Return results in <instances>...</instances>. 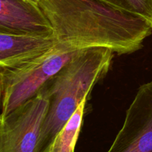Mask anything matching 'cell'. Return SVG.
I'll return each instance as SVG.
<instances>
[{"instance_id": "6da1fadb", "label": "cell", "mask_w": 152, "mask_h": 152, "mask_svg": "<svg viewBox=\"0 0 152 152\" xmlns=\"http://www.w3.org/2000/svg\"><path fill=\"white\" fill-rule=\"evenodd\" d=\"M57 43L70 50L106 48L118 54L142 48L152 34L147 20L101 0H39Z\"/></svg>"}, {"instance_id": "7a4b0ae2", "label": "cell", "mask_w": 152, "mask_h": 152, "mask_svg": "<svg viewBox=\"0 0 152 152\" xmlns=\"http://www.w3.org/2000/svg\"><path fill=\"white\" fill-rule=\"evenodd\" d=\"M114 53L106 48L80 50L42 88L39 92L49 100V108L41 129L38 152L48 151L80 103L106 75Z\"/></svg>"}, {"instance_id": "3957f363", "label": "cell", "mask_w": 152, "mask_h": 152, "mask_svg": "<svg viewBox=\"0 0 152 152\" xmlns=\"http://www.w3.org/2000/svg\"><path fill=\"white\" fill-rule=\"evenodd\" d=\"M80 50H70L58 44L41 57L22 66L1 69V117L13 112L38 94L42 88L54 77Z\"/></svg>"}, {"instance_id": "277c9868", "label": "cell", "mask_w": 152, "mask_h": 152, "mask_svg": "<svg viewBox=\"0 0 152 152\" xmlns=\"http://www.w3.org/2000/svg\"><path fill=\"white\" fill-rule=\"evenodd\" d=\"M49 100L40 92L4 117H0V152H38Z\"/></svg>"}, {"instance_id": "5b68a950", "label": "cell", "mask_w": 152, "mask_h": 152, "mask_svg": "<svg viewBox=\"0 0 152 152\" xmlns=\"http://www.w3.org/2000/svg\"><path fill=\"white\" fill-rule=\"evenodd\" d=\"M107 152H152V82L139 88Z\"/></svg>"}, {"instance_id": "8992f818", "label": "cell", "mask_w": 152, "mask_h": 152, "mask_svg": "<svg viewBox=\"0 0 152 152\" xmlns=\"http://www.w3.org/2000/svg\"><path fill=\"white\" fill-rule=\"evenodd\" d=\"M0 32L47 37L53 28L32 0H0Z\"/></svg>"}, {"instance_id": "52a82bcc", "label": "cell", "mask_w": 152, "mask_h": 152, "mask_svg": "<svg viewBox=\"0 0 152 152\" xmlns=\"http://www.w3.org/2000/svg\"><path fill=\"white\" fill-rule=\"evenodd\" d=\"M58 43L53 36H33L0 32V68L10 69L35 60Z\"/></svg>"}, {"instance_id": "ba28073f", "label": "cell", "mask_w": 152, "mask_h": 152, "mask_svg": "<svg viewBox=\"0 0 152 152\" xmlns=\"http://www.w3.org/2000/svg\"><path fill=\"white\" fill-rule=\"evenodd\" d=\"M88 97L80 103L74 114L56 134L48 152H74L83 125L85 106Z\"/></svg>"}, {"instance_id": "9c48e42d", "label": "cell", "mask_w": 152, "mask_h": 152, "mask_svg": "<svg viewBox=\"0 0 152 152\" xmlns=\"http://www.w3.org/2000/svg\"><path fill=\"white\" fill-rule=\"evenodd\" d=\"M114 7L139 16L152 25V0H101Z\"/></svg>"}, {"instance_id": "30bf717a", "label": "cell", "mask_w": 152, "mask_h": 152, "mask_svg": "<svg viewBox=\"0 0 152 152\" xmlns=\"http://www.w3.org/2000/svg\"><path fill=\"white\" fill-rule=\"evenodd\" d=\"M33 1H34V2H36V3H37V4H38V2H39V0H32Z\"/></svg>"}, {"instance_id": "8fae6325", "label": "cell", "mask_w": 152, "mask_h": 152, "mask_svg": "<svg viewBox=\"0 0 152 152\" xmlns=\"http://www.w3.org/2000/svg\"><path fill=\"white\" fill-rule=\"evenodd\" d=\"M45 152H48V151H45Z\"/></svg>"}]
</instances>
